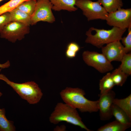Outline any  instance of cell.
I'll return each instance as SVG.
<instances>
[{
	"mask_svg": "<svg viewBox=\"0 0 131 131\" xmlns=\"http://www.w3.org/2000/svg\"><path fill=\"white\" fill-rule=\"evenodd\" d=\"M64 102L71 107L78 109L82 113H91L98 111V101H91L84 96L85 93L79 88L66 87L60 93Z\"/></svg>",
	"mask_w": 131,
	"mask_h": 131,
	"instance_id": "6da1fadb",
	"label": "cell"
},
{
	"mask_svg": "<svg viewBox=\"0 0 131 131\" xmlns=\"http://www.w3.org/2000/svg\"><path fill=\"white\" fill-rule=\"evenodd\" d=\"M49 121L55 124L65 122L78 126L87 131H92L88 128L82 121L76 109L65 103H57L49 117Z\"/></svg>",
	"mask_w": 131,
	"mask_h": 131,
	"instance_id": "7a4b0ae2",
	"label": "cell"
},
{
	"mask_svg": "<svg viewBox=\"0 0 131 131\" xmlns=\"http://www.w3.org/2000/svg\"><path fill=\"white\" fill-rule=\"evenodd\" d=\"M89 29L94 33L92 34L89 29L86 33L87 37L85 42L98 48H101L105 44L120 41L126 30V29H122L115 27L108 30L99 29L93 27Z\"/></svg>",
	"mask_w": 131,
	"mask_h": 131,
	"instance_id": "3957f363",
	"label": "cell"
},
{
	"mask_svg": "<svg viewBox=\"0 0 131 131\" xmlns=\"http://www.w3.org/2000/svg\"><path fill=\"white\" fill-rule=\"evenodd\" d=\"M0 80L5 82L23 99L30 104L37 103L40 100L43 93L38 85L33 81L17 83L10 80L5 75L0 74Z\"/></svg>",
	"mask_w": 131,
	"mask_h": 131,
	"instance_id": "277c9868",
	"label": "cell"
},
{
	"mask_svg": "<svg viewBox=\"0 0 131 131\" xmlns=\"http://www.w3.org/2000/svg\"><path fill=\"white\" fill-rule=\"evenodd\" d=\"M75 6L82 11L88 21L106 19L108 13L98 1L91 0H76Z\"/></svg>",
	"mask_w": 131,
	"mask_h": 131,
	"instance_id": "5b68a950",
	"label": "cell"
},
{
	"mask_svg": "<svg viewBox=\"0 0 131 131\" xmlns=\"http://www.w3.org/2000/svg\"><path fill=\"white\" fill-rule=\"evenodd\" d=\"M82 56L86 64L94 68L100 73H107L114 69L111 62L102 53L87 50L83 52Z\"/></svg>",
	"mask_w": 131,
	"mask_h": 131,
	"instance_id": "8992f818",
	"label": "cell"
},
{
	"mask_svg": "<svg viewBox=\"0 0 131 131\" xmlns=\"http://www.w3.org/2000/svg\"><path fill=\"white\" fill-rule=\"evenodd\" d=\"M29 26L17 22L10 21L0 32V37L15 43L23 39L25 35L29 33Z\"/></svg>",
	"mask_w": 131,
	"mask_h": 131,
	"instance_id": "52a82bcc",
	"label": "cell"
},
{
	"mask_svg": "<svg viewBox=\"0 0 131 131\" xmlns=\"http://www.w3.org/2000/svg\"><path fill=\"white\" fill-rule=\"evenodd\" d=\"M52 6L49 0H37L34 11L31 16V25L40 21L54 22L55 18L52 12Z\"/></svg>",
	"mask_w": 131,
	"mask_h": 131,
	"instance_id": "ba28073f",
	"label": "cell"
},
{
	"mask_svg": "<svg viewBox=\"0 0 131 131\" xmlns=\"http://www.w3.org/2000/svg\"><path fill=\"white\" fill-rule=\"evenodd\" d=\"M106 20L110 26L127 29L131 25V9L121 8L109 13Z\"/></svg>",
	"mask_w": 131,
	"mask_h": 131,
	"instance_id": "9c48e42d",
	"label": "cell"
},
{
	"mask_svg": "<svg viewBox=\"0 0 131 131\" xmlns=\"http://www.w3.org/2000/svg\"><path fill=\"white\" fill-rule=\"evenodd\" d=\"M98 101V111L100 119L106 121L112 117V109L115 93L112 90L103 94L99 95Z\"/></svg>",
	"mask_w": 131,
	"mask_h": 131,
	"instance_id": "30bf717a",
	"label": "cell"
},
{
	"mask_svg": "<svg viewBox=\"0 0 131 131\" xmlns=\"http://www.w3.org/2000/svg\"><path fill=\"white\" fill-rule=\"evenodd\" d=\"M101 48L102 53L111 62L113 61L121 62L125 53L124 46L120 40L107 44Z\"/></svg>",
	"mask_w": 131,
	"mask_h": 131,
	"instance_id": "8fae6325",
	"label": "cell"
},
{
	"mask_svg": "<svg viewBox=\"0 0 131 131\" xmlns=\"http://www.w3.org/2000/svg\"><path fill=\"white\" fill-rule=\"evenodd\" d=\"M53 5L52 9L55 11L65 10L69 12L77 10L76 7V0H49Z\"/></svg>",
	"mask_w": 131,
	"mask_h": 131,
	"instance_id": "7c38bea8",
	"label": "cell"
},
{
	"mask_svg": "<svg viewBox=\"0 0 131 131\" xmlns=\"http://www.w3.org/2000/svg\"><path fill=\"white\" fill-rule=\"evenodd\" d=\"M10 21L17 22L29 26L31 16L25 13L16 8L9 12Z\"/></svg>",
	"mask_w": 131,
	"mask_h": 131,
	"instance_id": "4fadbf2b",
	"label": "cell"
},
{
	"mask_svg": "<svg viewBox=\"0 0 131 131\" xmlns=\"http://www.w3.org/2000/svg\"><path fill=\"white\" fill-rule=\"evenodd\" d=\"M131 125L122 123L116 120L107 123L101 126L97 131H124L130 128Z\"/></svg>",
	"mask_w": 131,
	"mask_h": 131,
	"instance_id": "5bb4252c",
	"label": "cell"
},
{
	"mask_svg": "<svg viewBox=\"0 0 131 131\" xmlns=\"http://www.w3.org/2000/svg\"><path fill=\"white\" fill-rule=\"evenodd\" d=\"M112 114L116 120L120 123L124 124L131 125V118L123 110L114 104L112 107Z\"/></svg>",
	"mask_w": 131,
	"mask_h": 131,
	"instance_id": "9a60e30c",
	"label": "cell"
},
{
	"mask_svg": "<svg viewBox=\"0 0 131 131\" xmlns=\"http://www.w3.org/2000/svg\"><path fill=\"white\" fill-rule=\"evenodd\" d=\"M115 86L111 76L108 72L100 80L99 83L100 94H103L111 90Z\"/></svg>",
	"mask_w": 131,
	"mask_h": 131,
	"instance_id": "2e32d148",
	"label": "cell"
},
{
	"mask_svg": "<svg viewBox=\"0 0 131 131\" xmlns=\"http://www.w3.org/2000/svg\"><path fill=\"white\" fill-rule=\"evenodd\" d=\"M108 13L115 12L122 8L123 6L122 0H98L97 1Z\"/></svg>",
	"mask_w": 131,
	"mask_h": 131,
	"instance_id": "e0dca14e",
	"label": "cell"
},
{
	"mask_svg": "<svg viewBox=\"0 0 131 131\" xmlns=\"http://www.w3.org/2000/svg\"><path fill=\"white\" fill-rule=\"evenodd\" d=\"M113 104L120 107L131 118V94L122 99L115 98Z\"/></svg>",
	"mask_w": 131,
	"mask_h": 131,
	"instance_id": "ac0fdd59",
	"label": "cell"
},
{
	"mask_svg": "<svg viewBox=\"0 0 131 131\" xmlns=\"http://www.w3.org/2000/svg\"><path fill=\"white\" fill-rule=\"evenodd\" d=\"M16 128L13 122L8 120L5 116V109L0 108V131H15Z\"/></svg>",
	"mask_w": 131,
	"mask_h": 131,
	"instance_id": "d6986e66",
	"label": "cell"
},
{
	"mask_svg": "<svg viewBox=\"0 0 131 131\" xmlns=\"http://www.w3.org/2000/svg\"><path fill=\"white\" fill-rule=\"evenodd\" d=\"M111 76L115 85L120 86H123L128 76L118 67L111 73Z\"/></svg>",
	"mask_w": 131,
	"mask_h": 131,
	"instance_id": "ffe728a7",
	"label": "cell"
},
{
	"mask_svg": "<svg viewBox=\"0 0 131 131\" xmlns=\"http://www.w3.org/2000/svg\"><path fill=\"white\" fill-rule=\"evenodd\" d=\"M36 1L34 0H27L21 3L16 8L31 16L34 11Z\"/></svg>",
	"mask_w": 131,
	"mask_h": 131,
	"instance_id": "44dd1931",
	"label": "cell"
},
{
	"mask_svg": "<svg viewBox=\"0 0 131 131\" xmlns=\"http://www.w3.org/2000/svg\"><path fill=\"white\" fill-rule=\"evenodd\" d=\"M121 64L118 68L128 76L131 74V54L125 53L121 61Z\"/></svg>",
	"mask_w": 131,
	"mask_h": 131,
	"instance_id": "7402d4cb",
	"label": "cell"
},
{
	"mask_svg": "<svg viewBox=\"0 0 131 131\" xmlns=\"http://www.w3.org/2000/svg\"><path fill=\"white\" fill-rule=\"evenodd\" d=\"M28 0H10L0 6V15L9 12L16 8L22 2Z\"/></svg>",
	"mask_w": 131,
	"mask_h": 131,
	"instance_id": "603a6c76",
	"label": "cell"
},
{
	"mask_svg": "<svg viewBox=\"0 0 131 131\" xmlns=\"http://www.w3.org/2000/svg\"><path fill=\"white\" fill-rule=\"evenodd\" d=\"M80 49V47L77 43L74 42H70L67 46L65 51L66 56L68 58H74Z\"/></svg>",
	"mask_w": 131,
	"mask_h": 131,
	"instance_id": "cb8c5ba5",
	"label": "cell"
},
{
	"mask_svg": "<svg viewBox=\"0 0 131 131\" xmlns=\"http://www.w3.org/2000/svg\"><path fill=\"white\" fill-rule=\"evenodd\" d=\"M128 28V33L126 36L122 37L121 40L124 46L125 53H130L131 51V25Z\"/></svg>",
	"mask_w": 131,
	"mask_h": 131,
	"instance_id": "d4e9b609",
	"label": "cell"
},
{
	"mask_svg": "<svg viewBox=\"0 0 131 131\" xmlns=\"http://www.w3.org/2000/svg\"><path fill=\"white\" fill-rule=\"evenodd\" d=\"M10 21L9 12H5L0 15V32L4 26Z\"/></svg>",
	"mask_w": 131,
	"mask_h": 131,
	"instance_id": "484cf974",
	"label": "cell"
},
{
	"mask_svg": "<svg viewBox=\"0 0 131 131\" xmlns=\"http://www.w3.org/2000/svg\"><path fill=\"white\" fill-rule=\"evenodd\" d=\"M66 127L64 125H62L60 126H57L54 130L55 131H66Z\"/></svg>",
	"mask_w": 131,
	"mask_h": 131,
	"instance_id": "4316f807",
	"label": "cell"
},
{
	"mask_svg": "<svg viewBox=\"0 0 131 131\" xmlns=\"http://www.w3.org/2000/svg\"><path fill=\"white\" fill-rule=\"evenodd\" d=\"M10 66V62L9 60H8L5 63L1 64L0 63V68H5L9 67Z\"/></svg>",
	"mask_w": 131,
	"mask_h": 131,
	"instance_id": "83f0119b",
	"label": "cell"
},
{
	"mask_svg": "<svg viewBox=\"0 0 131 131\" xmlns=\"http://www.w3.org/2000/svg\"><path fill=\"white\" fill-rule=\"evenodd\" d=\"M2 95V93L0 92V97H1Z\"/></svg>",
	"mask_w": 131,
	"mask_h": 131,
	"instance_id": "f1b7e54d",
	"label": "cell"
},
{
	"mask_svg": "<svg viewBox=\"0 0 131 131\" xmlns=\"http://www.w3.org/2000/svg\"><path fill=\"white\" fill-rule=\"evenodd\" d=\"M2 69V68H0V72H1Z\"/></svg>",
	"mask_w": 131,
	"mask_h": 131,
	"instance_id": "f546056e",
	"label": "cell"
},
{
	"mask_svg": "<svg viewBox=\"0 0 131 131\" xmlns=\"http://www.w3.org/2000/svg\"><path fill=\"white\" fill-rule=\"evenodd\" d=\"M4 0H0V2Z\"/></svg>",
	"mask_w": 131,
	"mask_h": 131,
	"instance_id": "4dcf8cb0",
	"label": "cell"
}]
</instances>
